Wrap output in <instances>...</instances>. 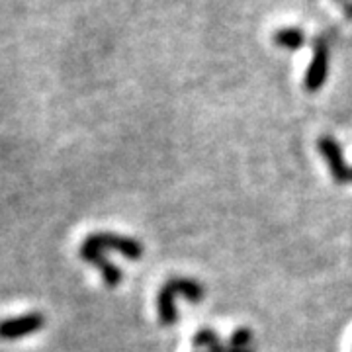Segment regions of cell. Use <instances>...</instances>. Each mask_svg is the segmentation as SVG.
I'll return each mask as SVG.
<instances>
[{
    "label": "cell",
    "instance_id": "1",
    "mask_svg": "<svg viewBox=\"0 0 352 352\" xmlns=\"http://www.w3.org/2000/svg\"><path fill=\"white\" fill-rule=\"evenodd\" d=\"M331 55V50H329L327 39L317 38L314 47V57H311V63L307 67V73H305V78H303V88L307 92H317L321 90L325 80L329 76V57Z\"/></svg>",
    "mask_w": 352,
    "mask_h": 352
},
{
    "label": "cell",
    "instance_id": "2",
    "mask_svg": "<svg viewBox=\"0 0 352 352\" xmlns=\"http://www.w3.org/2000/svg\"><path fill=\"white\" fill-rule=\"evenodd\" d=\"M85 243L100 249V251H118L122 252L129 261H139L143 256V245L138 239L116 235V233H92L85 239Z\"/></svg>",
    "mask_w": 352,
    "mask_h": 352
},
{
    "label": "cell",
    "instance_id": "3",
    "mask_svg": "<svg viewBox=\"0 0 352 352\" xmlns=\"http://www.w3.org/2000/svg\"><path fill=\"white\" fill-rule=\"evenodd\" d=\"M43 325H45V319L41 314H28L12 317V319H4V321H0V339H22V337H28L39 329H43Z\"/></svg>",
    "mask_w": 352,
    "mask_h": 352
},
{
    "label": "cell",
    "instance_id": "4",
    "mask_svg": "<svg viewBox=\"0 0 352 352\" xmlns=\"http://www.w3.org/2000/svg\"><path fill=\"white\" fill-rule=\"evenodd\" d=\"M321 155L327 159L329 168H331V175L335 178L337 184H344V182H351V168L344 163V157H342V149L340 145L333 138H321L317 143Z\"/></svg>",
    "mask_w": 352,
    "mask_h": 352
},
{
    "label": "cell",
    "instance_id": "5",
    "mask_svg": "<svg viewBox=\"0 0 352 352\" xmlns=\"http://www.w3.org/2000/svg\"><path fill=\"white\" fill-rule=\"evenodd\" d=\"M80 258L85 261V263L94 264L98 270L102 272V278H104V282L108 284V286H118L120 282H122V270L112 264L106 256H104V251L100 249H96V247H92V245H88V243H82V247H80Z\"/></svg>",
    "mask_w": 352,
    "mask_h": 352
},
{
    "label": "cell",
    "instance_id": "6",
    "mask_svg": "<svg viewBox=\"0 0 352 352\" xmlns=\"http://www.w3.org/2000/svg\"><path fill=\"white\" fill-rule=\"evenodd\" d=\"M166 288L170 289L175 296H184L188 302L198 303L204 300V296H206V289L201 286L200 282H196V280H190V278H173V280H168L166 282Z\"/></svg>",
    "mask_w": 352,
    "mask_h": 352
},
{
    "label": "cell",
    "instance_id": "7",
    "mask_svg": "<svg viewBox=\"0 0 352 352\" xmlns=\"http://www.w3.org/2000/svg\"><path fill=\"white\" fill-rule=\"evenodd\" d=\"M157 311H159V321H161V325H164V327H173L176 323V319H178V314H176L175 307V294L166 288V284L159 292Z\"/></svg>",
    "mask_w": 352,
    "mask_h": 352
},
{
    "label": "cell",
    "instance_id": "8",
    "mask_svg": "<svg viewBox=\"0 0 352 352\" xmlns=\"http://www.w3.org/2000/svg\"><path fill=\"white\" fill-rule=\"evenodd\" d=\"M272 41H274V45L282 47V50L296 51L303 47L305 34L300 28H282V30H278L276 34L272 36Z\"/></svg>",
    "mask_w": 352,
    "mask_h": 352
},
{
    "label": "cell",
    "instance_id": "9",
    "mask_svg": "<svg viewBox=\"0 0 352 352\" xmlns=\"http://www.w3.org/2000/svg\"><path fill=\"white\" fill-rule=\"evenodd\" d=\"M192 342H194V346H204V349L210 351L212 346L219 344V337H217V333L212 331V329H201V331H198V333L194 335Z\"/></svg>",
    "mask_w": 352,
    "mask_h": 352
},
{
    "label": "cell",
    "instance_id": "10",
    "mask_svg": "<svg viewBox=\"0 0 352 352\" xmlns=\"http://www.w3.org/2000/svg\"><path fill=\"white\" fill-rule=\"evenodd\" d=\"M231 349H249V344L252 342V333L249 329H237L231 335Z\"/></svg>",
    "mask_w": 352,
    "mask_h": 352
},
{
    "label": "cell",
    "instance_id": "11",
    "mask_svg": "<svg viewBox=\"0 0 352 352\" xmlns=\"http://www.w3.org/2000/svg\"><path fill=\"white\" fill-rule=\"evenodd\" d=\"M227 352H252L251 349H227Z\"/></svg>",
    "mask_w": 352,
    "mask_h": 352
},
{
    "label": "cell",
    "instance_id": "12",
    "mask_svg": "<svg viewBox=\"0 0 352 352\" xmlns=\"http://www.w3.org/2000/svg\"><path fill=\"white\" fill-rule=\"evenodd\" d=\"M351 182H352V168H351Z\"/></svg>",
    "mask_w": 352,
    "mask_h": 352
}]
</instances>
